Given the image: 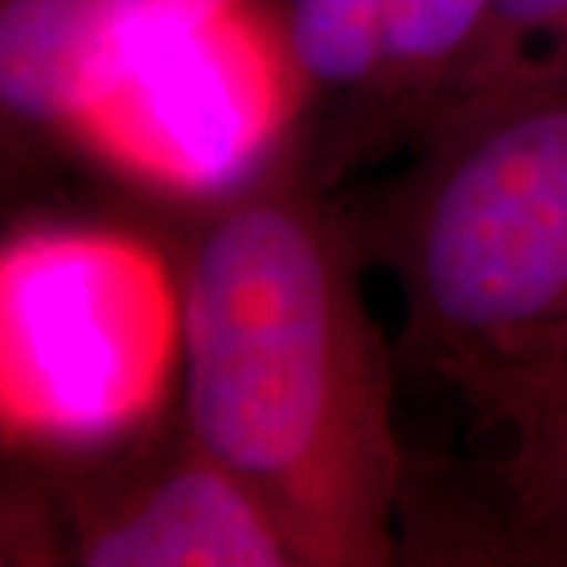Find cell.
I'll use <instances>...</instances> for the list:
<instances>
[{
    "mask_svg": "<svg viewBox=\"0 0 567 567\" xmlns=\"http://www.w3.org/2000/svg\"><path fill=\"white\" fill-rule=\"evenodd\" d=\"M181 284L183 429L259 495L297 567L391 565L404 451L344 227L278 164L205 208Z\"/></svg>",
    "mask_w": 567,
    "mask_h": 567,
    "instance_id": "obj_1",
    "label": "cell"
},
{
    "mask_svg": "<svg viewBox=\"0 0 567 567\" xmlns=\"http://www.w3.org/2000/svg\"><path fill=\"white\" fill-rule=\"evenodd\" d=\"M379 227L432 365L565 324L567 58L439 104Z\"/></svg>",
    "mask_w": 567,
    "mask_h": 567,
    "instance_id": "obj_2",
    "label": "cell"
},
{
    "mask_svg": "<svg viewBox=\"0 0 567 567\" xmlns=\"http://www.w3.org/2000/svg\"><path fill=\"white\" fill-rule=\"evenodd\" d=\"M183 284L114 227H35L0 244V445L102 461L181 398Z\"/></svg>",
    "mask_w": 567,
    "mask_h": 567,
    "instance_id": "obj_3",
    "label": "cell"
},
{
    "mask_svg": "<svg viewBox=\"0 0 567 567\" xmlns=\"http://www.w3.org/2000/svg\"><path fill=\"white\" fill-rule=\"evenodd\" d=\"M70 136L145 189L212 208L281 164L309 82L278 7H126Z\"/></svg>",
    "mask_w": 567,
    "mask_h": 567,
    "instance_id": "obj_4",
    "label": "cell"
},
{
    "mask_svg": "<svg viewBox=\"0 0 567 567\" xmlns=\"http://www.w3.org/2000/svg\"><path fill=\"white\" fill-rule=\"evenodd\" d=\"M70 561L89 567H297L259 495L181 435L66 511Z\"/></svg>",
    "mask_w": 567,
    "mask_h": 567,
    "instance_id": "obj_5",
    "label": "cell"
},
{
    "mask_svg": "<svg viewBox=\"0 0 567 567\" xmlns=\"http://www.w3.org/2000/svg\"><path fill=\"white\" fill-rule=\"evenodd\" d=\"M121 13V0H0V121L70 136Z\"/></svg>",
    "mask_w": 567,
    "mask_h": 567,
    "instance_id": "obj_6",
    "label": "cell"
},
{
    "mask_svg": "<svg viewBox=\"0 0 567 567\" xmlns=\"http://www.w3.org/2000/svg\"><path fill=\"white\" fill-rule=\"evenodd\" d=\"M486 413L507 429L498 473L514 543L567 565V385L507 398Z\"/></svg>",
    "mask_w": 567,
    "mask_h": 567,
    "instance_id": "obj_7",
    "label": "cell"
},
{
    "mask_svg": "<svg viewBox=\"0 0 567 567\" xmlns=\"http://www.w3.org/2000/svg\"><path fill=\"white\" fill-rule=\"evenodd\" d=\"M492 0H388V54L375 92L432 102L454 85L483 39Z\"/></svg>",
    "mask_w": 567,
    "mask_h": 567,
    "instance_id": "obj_8",
    "label": "cell"
},
{
    "mask_svg": "<svg viewBox=\"0 0 567 567\" xmlns=\"http://www.w3.org/2000/svg\"><path fill=\"white\" fill-rule=\"evenodd\" d=\"M278 13L309 92L379 89L388 0H281Z\"/></svg>",
    "mask_w": 567,
    "mask_h": 567,
    "instance_id": "obj_9",
    "label": "cell"
},
{
    "mask_svg": "<svg viewBox=\"0 0 567 567\" xmlns=\"http://www.w3.org/2000/svg\"><path fill=\"white\" fill-rule=\"evenodd\" d=\"M558 58H567V0H492L483 39L447 99Z\"/></svg>",
    "mask_w": 567,
    "mask_h": 567,
    "instance_id": "obj_10",
    "label": "cell"
},
{
    "mask_svg": "<svg viewBox=\"0 0 567 567\" xmlns=\"http://www.w3.org/2000/svg\"><path fill=\"white\" fill-rule=\"evenodd\" d=\"M476 406L567 385V322L524 331L439 369Z\"/></svg>",
    "mask_w": 567,
    "mask_h": 567,
    "instance_id": "obj_11",
    "label": "cell"
},
{
    "mask_svg": "<svg viewBox=\"0 0 567 567\" xmlns=\"http://www.w3.org/2000/svg\"><path fill=\"white\" fill-rule=\"evenodd\" d=\"M126 7H208L221 0H123Z\"/></svg>",
    "mask_w": 567,
    "mask_h": 567,
    "instance_id": "obj_12",
    "label": "cell"
}]
</instances>
